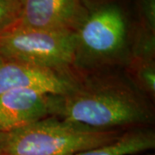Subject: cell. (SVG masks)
<instances>
[{
    "label": "cell",
    "instance_id": "cell-1",
    "mask_svg": "<svg viewBox=\"0 0 155 155\" xmlns=\"http://www.w3.org/2000/svg\"><path fill=\"white\" fill-rule=\"evenodd\" d=\"M50 116L103 129L148 127L153 104L112 70L83 72L63 95H51Z\"/></svg>",
    "mask_w": 155,
    "mask_h": 155
},
{
    "label": "cell",
    "instance_id": "cell-2",
    "mask_svg": "<svg viewBox=\"0 0 155 155\" xmlns=\"http://www.w3.org/2000/svg\"><path fill=\"white\" fill-rule=\"evenodd\" d=\"M85 5L73 31L76 68L92 72L123 67L132 28L124 9L115 0H85Z\"/></svg>",
    "mask_w": 155,
    "mask_h": 155
},
{
    "label": "cell",
    "instance_id": "cell-3",
    "mask_svg": "<svg viewBox=\"0 0 155 155\" xmlns=\"http://www.w3.org/2000/svg\"><path fill=\"white\" fill-rule=\"evenodd\" d=\"M124 129H103L48 116L9 133L0 143L2 155H74L108 144Z\"/></svg>",
    "mask_w": 155,
    "mask_h": 155
},
{
    "label": "cell",
    "instance_id": "cell-4",
    "mask_svg": "<svg viewBox=\"0 0 155 155\" xmlns=\"http://www.w3.org/2000/svg\"><path fill=\"white\" fill-rule=\"evenodd\" d=\"M0 56L54 69H77L73 31L11 28L0 35Z\"/></svg>",
    "mask_w": 155,
    "mask_h": 155
},
{
    "label": "cell",
    "instance_id": "cell-5",
    "mask_svg": "<svg viewBox=\"0 0 155 155\" xmlns=\"http://www.w3.org/2000/svg\"><path fill=\"white\" fill-rule=\"evenodd\" d=\"M83 72L60 70L18 61H5L0 66V95L11 90L27 89L50 95H63L77 84Z\"/></svg>",
    "mask_w": 155,
    "mask_h": 155
},
{
    "label": "cell",
    "instance_id": "cell-6",
    "mask_svg": "<svg viewBox=\"0 0 155 155\" xmlns=\"http://www.w3.org/2000/svg\"><path fill=\"white\" fill-rule=\"evenodd\" d=\"M85 11V0H20L12 28L74 31Z\"/></svg>",
    "mask_w": 155,
    "mask_h": 155
},
{
    "label": "cell",
    "instance_id": "cell-7",
    "mask_svg": "<svg viewBox=\"0 0 155 155\" xmlns=\"http://www.w3.org/2000/svg\"><path fill=\"white\" fill-rule=\"evenodd\" d=\"M51 95L16 89L0 95V133H9L50 116Z\"/></svg>",
    "mask_w": 155,
    "mask_h": 155
},
{
    "label": "cell",
    "instance_id": "cell-8",
    "mask_svg": "<svg viewBox=\"0 0 155 155\" xmlns=\"http://www.w3.org/2000/svg\"><path fill=\"white\" fill-rule=\"evenodd\" d=\"M155 147L154 130L150 127L130 128L116 140L74 155H136Z\"/></svg>",
    "mask_w": 155,
    "mask_h": 155
},
{
    "label": "cell",
    "instance_id": "cell-9",
    "mask_svg": "<svg viewBox=\"0 0 155 155\" xmlns=\"http://www.w3.org/2000/svg\"><path fill=\"white\" fill-rule=\"evenodd\" d=\"M123 67L127 80L153 104L155 100V60L129 57Z\"/></svg>",
    "mask_w": 155,
    "mask_h": 155
},
{
    "label": "cell",
    "instance_id": "cell-10",
    "mask_svg": "<svg viewBox=\"0 0 155 155\" xmlns=\"http://www.w3.org/2000/svg\"><path fill=\"white\" fill-rule=\"evenodd\" d=\"M19 5L20 0H0V35L17 23Z\"/></svg>",
    "mask_w": 155,
    "mask_h": 155
},
{
    "label": "cell",
    "instance_id": "cell-11",
    "mask_svg": "<svg viewBox=\"0 0 155 155\" xmlns=\"http://www.w3.org/2000/svg\"><path fill=\"white\" fill-rule=\"evenodd\" d=\"M138 23L155 33V0H137Z\"/></svg>",
    "mask_w": 155,
    "mask_h": 155
},
{
    "label": "cell",
    "instance_id": "cell-12",
    "mask_svg": "<svg viewBox=\"0 0 155 155\" xmlns=\"http://www.w3.org/2000/svg\"><path fill=\"white\" fill-rule=\"evenodd\" d=\"M4 61H5V60H4V59H3V58H2V57L0 56V66H1L2 64H3V62H4Z\"/></svg>",
    "mask_w": 155,
    "mask_h": 155
},
{
    "label": "cell",
    "instance_id": "cell-13",
    "mask_svg": "<svg viewBox=\"0 0 155 155\" xmlns=\"http://www.w3.org/2000/svg\"><path fill=\"white\" fill-rule=\"evenodd\" d=\"M3 134H4V133H0V143H1L2 138H3Z\"/></svg>",
    "mask_w": 155,
    "mask_h": 155
},
{
    "label": "cell",
    "instance_id": "cell-14",
    "mask_svg": "<svg viewBox=\"0 0 155 155\" xmlns=\"http://www.w3.org/2000/svg\"><path fill=\"white\" fill-rule=\"evenodd\" d=\"M144 155H155L154 153H147V154H144Z\"/></svg>",
    "mask_w": 155,
    "mask_h": 155
},
{
    "label": "cell",
    "instance_id": "cell-15",
    "mask_svg": "<svg viewBox=\"0 0 155 155\" xmlns=\"http://www.w3.org/2000/svg\"><path fill=\"white\" fill-rule=\"evenodd\" d=\"M0 155H2V154H0Z\"/></svg>",
    "mask_w": 155,
    "mask_h": 155
}]
</instances>
